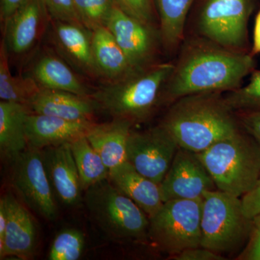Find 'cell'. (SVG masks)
I'll return each instance as SVG.
<instances>
[{
  "label": "cell",
  "mask_w": 260,
  "mask_h": 260,
  "mask_svg": "<svg viewBox=\"0 0 260 260\" xmlns=\"http://www.w3.org/2000/svg\"><path fill=\"white\" fill-rule=\"evenodd\" d=\"M160 124L179 148L196 153L240 130L222 93L193 94L177 99Z\"/></svg>",
  "instance_id": "obj_2"
},
{
  "label": "cell",
  "mask_w": 260,
  "mask_h": 260,
  "mask_svg": "<svg viewBox=\"0 0 260 260\" xmlns=\"http://www.w3.org/2000/svg\"><path fill=\"white\" fill-rule=\"evenodd\" d=\"M249 53L253 56L260 54V10L256 15L253 34V45Z\"/></svg>",
  "instance_id": "obj_37"
},
{
  "label": "cell",
  "mask_w": 260,
  "mask_h": 260,
  "mask_svg": "<svg viewBox=\"0 0 260 260\" xmlns=\"http://www.w3.org/2000/svg\"><path fill=\"white\" fill-rule=\"evenodd\" d=\"M26 0H1L0 6V18L2 25H4L8 19L10 18L15 12L21 7Z\"/></svg>",
  "instance_id": "obj_36"
},
{
  "label": "cell",
  "mask_w": 260,
  "mask_h": 260,
  "mask_svg": "<svg viewBox=\"0 0 260 260\" xmlns=\"http://www.w3.org/2000/svg\"><path fill=\"white\" fill-rule=\"evenodd\" d=\"M105 27L112 32L135 69L155 63L160 37L153 25L128 14L116 3Z\"/></svg>",
  "instance_id": "obj_11"
},
{
  "label": "cell",
  "mask_w": 260,
  "mask_h": 260,
  "mask_svg": "<svg viewBox=\"0 0 260 260\" xmlns=\"http://www.w3.org/2000/svg\"><path fill=\"white\" fill-rule=\"evenodd\" d=\"M85 248L83 233L75 229H66L54 238L49 249V260L79 259Z\"/></svg>",
  "instance_id": "obj_27"
},
{
  "label": "cell",
  "mask_w": 260,
  "mask_h": 260,
  "mask_svg": "<svg viewBox=\"0 0 260 260\" xmlns=\"http://www.w3.org/2000/svg\"><path fill=\"white\" fill-rule=\"evenodd\" d=\"M80 22L85 28L93 31L105 26L116 4L115 0H73Z\"/></svg>",
  "instance_id": "obj_29"
},
{
  "label": "cell",
  "mask_w": 260,
  "mask_h": 260,
  "mask_svg": "<svg viewBox=\"0 0 260 260\" xmlns=\"http://www.w3.org/2000/svg\"><path fill=\"white\" fill-rule=\"evenodd\" d=\"M118 5L128 14L153 25L155 23L153 0H115Z\"/></svg>",
  "instance_id": "obj_31"
},
{
  "label": "cell",
  "mask_w": 260,
  "mask_h": 260,
  "mask_svg": "<svg viewBox=\"0 0 260 260\" xmlns=\"http://www.w3.org/2000/svg\"><path fill=\"white\" fill-rule=\"evenodd\" d=\"M109 179L121 192L153 218L164 205L160 185L140 174L126 161L109 171Z\"/></svg>",
  "instance_id": "obj_18"
},
{
  "label": "cell",
  "mask_w": 260,
  "mask_h": 260,
  "mask_svg": "<svg viewBox=\"0 0 260 260\" xmlns=\"http://www.w3.org/2000/svg\"><path fill=\"white\" fill-rule=\"evenodd\" d=\"M174 69L172 63H154L109 82L90 98L114 119L133 124L143 122L161 104L162 89Z\"/></svg>",
  "instance_id": "obj_3"
},
{
  "label": "cell",
  "mask_w": 260,
  "mask_h": 260,
  "mask_svg": "<svg viewBox=\"0 0 260 260\" xmlns=\"http://www.w3.org/2000/svg\"><path fill=\"white\" fill-rule=\"evenodd\" d=\"M133 124L123 119L90 126L86 137L109 171L127 161L126 145Z\"/></svg>",
  "instance_id": "obj_20"
},
{
  "label": "cell",
  "mask_w": 260,
  "mask_h": 260,
  "mask_svg": "<svg viewBox=\"0 0 260 260\" xmlns=\"http://www.w3.org/2000/svg\"><path fill=\"white\" fill-rule=\"evenodd\" d=\"M7 220H8V215H7L6 207L4 202L1 199L0 200V242L4 240Z\"/></svg>",
  "instance_id": "obj_38"
},
{
  "label": "cell",
  "mask_w": 260,
  "mask_h": 260,
  "mask_svg": "<svg viewBox=\"0 0 260 260\" xmlns=\"http://www.w3.org/2000/svg\"><path fill=\"white\" fill-rule=\"evenodd\" d=\"M160 189L162 201L166 203L174 200L200 199L206 191L217 188L198 153L179 148L160 184Z\"/></svg>",
  "instance_id": "obj_12"
},
{
  "label": "cell",
  "mask_w": 260,
  "mask_h": 260,
  "mask_svg": "<svg viewBox=\"0 0 260 260\" xmlns=\"http://www.w3.org/2000/svg\"><path fill=\"white\" fill-rule=\"evenodd\" d=\"M217 189L238 198L250 191L260 175V146L240 130L198 153Z\"/></svg>",
  "instance_id": "obj_4"
},
{
  "label": "cell",
  "mask_w": 260,
  "mask_h": 260,
  "mask_svg": "<svg viewBox=\"0 0 260 260\" xmlns=\"http://www.w3.org/2000/svg\"><path fill=\"white\" fill-rule=\"evenodd\" d=\"M239 259L260 260V215L252 219L249 242Z\"/></svg>",
  "instance_id": "obj_32"
},
{
  "label": "cell",
  "mask_w": 260,
  "mask_h": 260,
  "mask_svg": "<svg viewBox=\"0 0 260 260\" xmlns=\"http://www.w3.org/2000/svg\"><path fill=\"white\" fill-rule=\"evenodd\" d=\"M194 0H155L160 21V42L168 51L179 47L184 39L188 13Z\"/></svg>",
  "instance_id": "obj_24"
},
{
  "label": "cell",
  "mask_w": 260,
  "mask_h": 260,
  "mask_svg": "<svg viewBox=\"0 0 260 260\" xmlns=\"http://www.w3.org/2000/svg\"><path fill=\"white\" fill-rule=\"evenodd\" d=\"M239 117L246 133H249L260 146V111L242 112Z\"/></svg>",
  "instance_id": "obj_35"
},
{
  "label": "cell",
  "mask_w": 260,
  "mask_h": 260,
  "mask_svg": "<svg viewBox=\"0 0 260 260\" xmlns=\"http://www.w3.org/2000/svg\"><path fill=\"white\" fill-rule=\"evenodd\" d=\"M70 146L79 173L82 190L85 191L90 186L109 179V169L86 135L72 141Z\"/></svg>",
  "instance_id": "obj_25"
},
{
  "label": "cell",
  "mask_w": 260,
  "mask_h": 260,
  "mask_svg": "<svg viewBox=\"0 0 260 260\" xmlns=\"http://www.w3.org/2000/svg\"><path fill=\"white\" fill-rule=\"evenodd\" d=\"M84 200L90 218L109 239L122 242L149 239L148 215L109 179L90 186Z\"/></svg>",
  "instance_id": "obj_5"
},
{
  "label": "cell",
  "mask_w": 260,
  "mask_h": 260,
  "mask_svg": "<svg viewBox=\"0 0 260 260\" xmlns=\"http://www.w3.org/2000/svg\"><path fill=\"white\" fill-rule=\"evenodd\" d=\"M92 120H68L56 116L30 113L25 122L28 145L39 149L71 143L86 135Z\"/></svg>",
  "instance_id": "obj_16"
},
{
  "label": "cell",
  "mask_w": 260,
  "mask_h": 260,
  "mask_svg": "<svg viewBox=\"0 0 260 260\" xmlns=\"http://www.w3.org/2000/svg\"><path fill=\"white\" fill-rule=\"evenodd\" d=\"M224 98L234 112L260 111V70L251 73L247 85L228 92Z\"/></svg>",
  "instance_id": "obj_28"
},
{
  "label": "cell",
  "mask_w": 260,
  "mask_h": 260,
  "mask_svg": "<svg viewBox=\"0 0 260 260\" xmlns=\"http://www.w3.org/2000/svg\"><path fill=\"white\" fill-rule=\"evenodd\" d=\"M92 47L99 75L109 83L120 80L136 70L107 27L92 31Z\"/></svg>",
  "instance_id": "obj_22"
},
{
  "label": "cell",
  "mask_w": 260,
  "mask_h": 260,
  "mask_svg": "<svg viewBox=\"0 0 260 260\" xmlns=\"http://www.w3.org/2000/svg\"><path fill=\"white\" fill-rule=\"evenodd\" d=\"M170 259L175 260H223V257L220 253L198 246L190 248L181 251L178 254L170 256Z\"/></svg>",
  "instance_id": "obj_34"
},
{
  "label": "cell",
  "mask_w": 260,
  "mask_h": 260,
  "mask_svg": "<svg viewBox=\"0 0 260 260\" xmlns=\"http://www.w3.org/2000/svg\"><path fill=\"white\" fill-rule=\"evenodd\" d=\"M201 245L218 253L239 247L250 235L252 220L243 213L241 198L218 189L203 195Z\"/></svg>",
  "instance_id": "obj_6"
},
{
  "label": "cell",
  "mask_w": 260,
  "mask_h": 260,
  "mask_svg": "<svg viewBox=\"0 0 260 260\" xmlns=\"http://www.w3.org/2000/svg\"><path fill=\"white\" fill-rule=\"evenodd\" d=\"M39 86L30 77L15 76L11 73L9 51L4 39L0 46V99L28 107V103Z\"/></svg>",
  "instance_id": "obj_26"
},
{
  "label": "cell",
  "mask_w": 260,
  "mask_h": 260,
  "mask_svg": "<svg viewBox=\"0 0 260 260\" xmlns=\"http://www.w3.org/2000/svg\"><path fill=\"white\" fill-rule=\"evenodd\" d=\"M256 0H203L196 18L200 37L232 50L248 52V23Z\"/></svg>",
  "instance_id": "obj_8"
},
{
  "label": "cell",
  "mask_w": 260,
  "mask_h": 260,
  "mask_svg": "<svg viewBox=\"0 0 260 260\" xmlns=\"http://www.w3.org/2000/svg\"><path fill=\"white\" fill-rule=\"evenodd\" d=\"M47 13L43 0H26L2 25L9 53L21 55L31 49L44 28Z\"/></svg>",
  "instance_id": "obj_15"
},
{
  "label": "cell",
  "mask_w": 260,
  "mask_h": 260,
  "mask_svg": "<svg viewBox=\"0 0 260 260\" xmlns=\"http://www.w3.org/2000/svg\"><path fill=\"white\" fill-rule=\"evenodd\" d=\"M254 68L249 52L232 50L200 36L191 38L184 43L164 85L161 104L193 94L232 91Z\"/></svg>",
  "instance_id": "obj_1"
},
{
  "label": "cell",
  "mask_w": 260,
  "mask_h": 260,
  "mask_svg": "<svg viewBox=\"0 0 260 260\" xmlns=\"http://www.w3.org/2000/svg\"><path fill=\"white\" fill-rule=\"evenodd\" d=\"M203 198L164 203L150 219L148 239L170 256L200 246Z\"/></svg>",
  "instance_id": "obj_7"
},
{
  "label": "cell",
  "mask_w": 260,
  "mask_h": 260,
  "mask_svg": "<svg viewBox=\"0 0 260 260\" xmlns=\"http://www.w3.org/2000/svg\"><path fill=\"white\" fill-rule=\"evenodd\" d=\"M30 112L68 120H91L95 103L90 97L39 87L28 103Z\"/></svg>",
  "instance_id": "obj_17"
},
{
  "label": "cell",
  "mask_w": 260,
  "mask_h": 260,
  "mask_svg": "<svg viewBox=\"0 0 260 260\" xmlns=\"http://www.w3.org/2000/svg\"><path fill=\"white\" fill-rule=\"evenodd\" d=\"M13 162L12 184L23 203L46 220H55L57 206L42 150L28 145Z\"/></svg>",
  "instance_id": "obj_9"
},
{
  "label": "cell",
  "mask_w": 260,
  "mask_h": 260,
  "mask_svg": "<svg viewBox=\"0 0 260 260\" xmlns=\"http://www.w3.org/2000/svg\"><path fill=\"white\" fill-rule=\"evenodd\" d=\"M41 88L63 90L90 97L88 89L59 56L53 53L42 54L34 63L31 76Z\"/></svg>",
  "instance_id": "obj_21"
},
{
  "label": "cell",
  "mask_w": 260,
  "mask_h": 260,
  "mask_svg": "<svg viewBox=\"0 0 260 260\" xmlns=\"http://www.w3.org/2000/svg\"><path fill=\"white\" fill-rule=\"evenodd\" d=\"M48 14L54 21L82 25L73 0H43Z\"/></svg>",
  "instance_id": "obj_30"
},
{
  "label": "cell",
  "mask_w": 260,
  "mask_h": 260,
  "mask_svg": "<svg viewBox=\"0 0 260 260\" xmlns=\"http://www.w3.org/2000/svg\"><path fill=\"white\" fill-rule=\"evenodd\" d=\"M30 113L23 104L0 102V151L3 156L13 160L26 149L25 122Z\"/></svg>",
  "instance_id": "obj_23"
},
{
  "label": "cell",
  "mask_w": 260,
  "mask_h": 260,
  "mask_svg": "<svg viewBox=\"0 0 260 260\" xmlns=\"http://www.w3.org/2000/svg\"><path fill=\"white\" fill-rule=\"evenodd\" d=\"M179 147L160 124L145 130H132L127 145V161L140 174L160 185Z\"/></svg>",
  "instance_id": "obj_10"
},
{
  "label": "cell",
  "mask_w": 260,
  "mask_h": 260,
  "mask_svg": "<svg viewBox=\"0 0 260 260\" xmlns=\"http://www.w3.org/2000/svg\"><path fill=\"white\" fill-rule=\"evenodd\" d=\"M1 199L6 207L8 220L4 240L0 242V258L32 259L37 251L38 237L34 219L13 195H5Z\"/></svg>",
  "instance_id": "obj_13"
},
{
  "label": "cell",
  "mask_w": 260,
  "mask_h": 260,
  "mask_svg": "<svg viewBox=\"0 0 260 260\" xmlns=\"http://www.w3.org/2000/svg\"><path fill=\"white\" fill-rule=\"evenodd\" d=\"M54 39L61 54L85 74L100 76L94 60L92 31L79 24L54 21Z\"/></svg>",
  "instance_id": "obj_19"
},
{
  "label": "cell",
  "mask_w": 260,
  "mask_h": 260,
  "mask_svg": "<svg viewBox=\"0 0 260 260\" xmlns=\"http://www.w3.org/2000/svg\"><path fill=\"white\" fill-rule=\"evenodd\" d=\"M42 154L48 177L56 196L66 206L78 205L83 190L70 143L42 149Z\"/></svg>",
  "instance_id": "obj_14"
},
{
  "label": "cell",
  "mask_w": 260,
  "mask_h": 260,
  "mask_svg": "<svg viewBox=\"0 0 260 260\" xmlns=\"http://www.w3.org/2000/svg\"><path fill=\"white\" fill-rule=\"evenodd\" d=\"M243 213L246 218H255L260 215V175L255 185L241 198Z\"/></svg>",
  "instance_id": "obj_33"
}]
</instances>
